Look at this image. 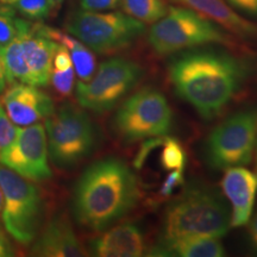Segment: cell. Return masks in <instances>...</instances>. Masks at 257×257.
I'll return each mask as SVG.
<instances>
[{
  "instance_id": "1",
  "label": "cell",
  "mask_w": 257,
  "mask_h": 257,
  "mask_svg": "<svg viewBox=\"0 0 257 257\" xmlns=\"http://www.w3.org/2000/svg\"><path fill=\"white\" fill-rule=\"evenodd\" d=\"M248 60L220 48H193L173 57L169 80L176 94L205 120L223 113L248 81Z\"/></svg>"
},
{
  "instance_id": "2",
  "label": "cell",
  "mask_w": 257,
  "mask_h": 257,
  "mask_svg": "<svg viewBox=\"0 0 257 257\" xmlns=\"http://www.w3.org/2000/svg\"><path fill=\"white\" fill-rule=\"evenodd\" d=\"M140 195L134 170L118 157H105L83 170L76 182L74 217L81 226L101 232L126 217Z\"/></svg>"
},
{
  "instance_id": "3",
  "label": "cell",
  "mask_w": 257,
  "mask_h": 257,
  "mask_svg": "<svg viewBox=\"0 0 257 257\" xmlns=\"http://www.w3.org/2000/svg\"><path fill=\"white\" fill-rule=\"evenodd\" d=\"M231 227V216L226 201L216 188L189 182L167 206L160 240L185 237H220Z\"/></svg>"
},
{
  "instance_id": "4",
  "label": "cell",
  "mask_w": 257,
  "mask_h": 257,
  "mask_svg": "<svg viewBox=\"0 0 257 257\" xmlns=\"http://www.w3.org/2000/svg\"><path fill=\"white\" fill-rule=\"evenodd\" d=\"M148 42L157 55L165 56L207 44L234 46L236 37L186 6H169L167 14L152 25Z\"/></svg>"
},
{
  "instance_id": "5",
  "label": "cell",
  "mask_w": 257,
  "mask_h": 257,
  "mask_svg": "<svg viewBox=\"0 0 257 257\" xmlns=\"http://www.w3.org/2000/svg\"><path fill=\"white\" fill-rule=\"evenodd\" d=\"M49 157L56 167L70 169L94 152L98 143L96 127L82 108L64 104L46 119Z\"/></svg>"
},
{
  "instance_id": "6",
  "label": "cell",
  "mask_w": 257,
  "mask_h": 257,
  "mask_svg": "<svg viewBox=\"0 0 257 257\" xmlns=\"http://www.w3.org/2000/svg\"><path fill=\"white\" fill-rule=\"evenodd\" d=\"M66 30L92 51L112 54L133 46L143 36L146 27L123 12L78 10L67 18Z\"/></svg>"
},
{
  "instance_id": "7",
  "label": "cell",
  "mask_w": 257,
  "mask_h": 257,
  "mask_svg": "<svg viewBox=\"0 0 257 257\" xmlns=\"http://www.w3.org/2000/svg\"><path fill=\"white\" fill-rule=\"evenodd\" d=\"M172 107L159 89L144 87L131 94L119 106L113 128L125 143L166 136L173 127Z\"/></svg>"
},
{
  "instance_id": "8",
  "label": "cell",
  "mask_w": 257,
  "mask_h": 257,
  "mask_svg": "<svg viewBox=\"0 0 257 257\" xmlns=\"http://www.w3.org/2000/svg\"><path fill=\"white\" fill-rule=\"evenodd\" d=\"M0 188L4 195L3 224L16 242L29 245L41 229L43 198L30 180L0 163Z\"/></svg>"
},
{
  "instance_id": "9",
  "label": "cell",
  "mask_w": 257,
  "mask_h": 257,
  "mask_svg": "<svg viewBox=\"0 0 257 257\" xmlns=\"http://www.w3.org/2000/svg\"><path fill=\"white\" fill-rule=\"evenodd\" d=\"M143 75L144 69L136 61L112 57L99 66L88 81L76 83V100L82 108L105 113L124 100Z\"/></svg>"
},
{
  "instance_id": "10",
  "label": "cell",
  "mask_w": 257,
  "mask_h": 257,
  "mask_svg": "<svg viewBox=\"0 0 257 257\" xmlns=\"http://www.w3.org/2000/svg\"><path fill=\"white\" fill-rule=\"evenodd\" d=\"M257 142V106L231 114L214 127L206 141V160L212 168L225 170L248 166Z\"/></svg>"
},
{
  "instance_id": "11",
  "label": "cell",
  "mask_w": 257,
  "mask_h": 257,
  "mask_svg": "<svg viewBox=\"0 0 257 257\" xmlns=\"http://www.w3.org/2000/svg\"><path fill=\"white\" fill-rule=\"evenodd\" d=\"M0 163L32 182H43L53 176L46 127L32 124L18 128L15 140L0 154Z\"/></svg>"
},
{
  "instance_id": "12",
  "label": "cell",
  "mask_w": 257,
  "mask_h": 257,
  "mask_svg": "<svg viewBox=\"0 0 257 257\" xmlns=\"http://www.w3.org/2000/svg\"><path fill=\"white\" fill-rule=\"evenodd\" d=\"M2 105L17 126H28L47 119L55 111L53 99L37 86L17 82L2 95Z\"/></svg>"
},
{
  "instance_id": "13",
  "label": "cell",
  "mask_w": 257,
  "mask_h": 257,
  "mask_svg": "<svg viewBox=\"0 0 257 257\" xmlns=\"http://www.w3.org/2000/svg\"><path fill=\"white\" fill-rule=\"evenodd\" d=\"M31 255L41 257H81L86 249L80 242L67 214L59 213L44 225L34 239Z\"/></svg>"
},
{
  "instance_id": "14",
  "label": "cell",
  "mask_w": 257,
  "mask_h": 257,
  "mask_svg": "<svg viewBox=\"0 0 257 257\" xmlns=\"http://www.w3.org/2000/svg\"><path fill=\"white\" fill-rule=\"evenodd\" d=\"M221 189L232 207L231 226L240 227L248 224L257 194L256 173L244 167L225 169Z\"/></svg>"
},
{
  "instance_id": "15",
  "label": "cell",
  "mask_w": 257,
  "mask_h": 257,
  "mask_svg": "<svg viewBox=\"0 0 257 257\" xmlns=\"http://www.w3.org/2000/svg\"><path fill=\"white\" fill-rule=\"evenodd\" d=\"M89 251L99 257H141L148 255L143 231L134 223L112 225L89 242Z\"/></svg>"
},
{
  "instance_id": "16",
  "label": "cell",
  "mask_w": 257,
  "mask_h": 257,
  "mask_svg": "<svg viewBox=\"0 0 257 257\" xmlns=\"http://www.w3.org/2000/svg\"><path fill=\"white\" fill-rule=\"evenodd\" d=\"M41 24L31 23L19 36L25 61L30 70L32 86L46 87L49 85L54 54L59 43L44 35Z\"/></svg>"
},
{
  "instance_id": "17",
  "label": "cell",
  "mask_w": 257,
  "mask_h": 257,
  "mask_svg": "<svg viewBox=\"0 0 257 257\" xmlns=\"http://www.w3.org/2000/svg\"><path fill=\"white\" fill-rule=\"evenodd\" d=\"M230 32L238 40L257 41V23L240 16L225 0H174Z\"/></svg>"
},
{
  "instance_id": "18",
  "label": "cell",
  "mask_w": 257,
  "mask_h": 257,
  "mask_svg": "<svg viewBox=\"0 0 257 257\" xmlns=\"http://www.w3.org/2000/svg\"><path fill=\"white\" fill-rule=\"evenodd\" d=\"M149 252L150 256L221 257L225 255V249L217 237L197 236L160 240Z\"/></svg>"
},
{
  "instance_id": "19",
  "label": "cell",
  "mask_w": 257,
  "mask_h": 257,
  "mask_svg": "<svg viewBox=\"0 0 257 257\" xmlns=\"http://www.w3.org/2000/svg\"><path fill=\"white\" fill-rule=\"evenodd\" d=\"M41 28L44 35L67 48L72 59L74 70L80 81H88L95 73L96 68V60L93 51L73 35L66 34L59 29L47 27L44 24H41Z\"/></svg>"
},
{
  "instance_id": "20",
  "label": "cell",
  "mask_w": 257,
  "mask_h": 257,
  "mask_svg": "<svg viewBox=\"0 0 257 257\" xmlns=\"http://www.w3.org/2000/svg\"><path fill=\"white\" fill-rule=\"evenodd\" d=\"M0 60H2L8 85H14L17 82L32 85L30 70L28 68L23 49H22L19 34L10 43L0 47Z\"/></svg>"
},
{
  "instance_id": "21",
  "label": "cell",
  "mask_w": 257,
  "mask_h": 257,
  "mask_svg": "<svg viewBox=\"0 0 257 257\" xmlns=\"http://www.w3.org/2000/svg\"><path fill=\"white\" fill-rule=\"evenodd\" d=\"M124 14L143 24H154L160 21L168 11L166 0H120Z\"/></svg>"
},
{
  "instance_id": "22",
  "label": "cell",
  "mask_w": 257,
  "mask_h": 257,
  "mask_svg": "<svg viewBox=\"0 0 257 257\" xmlns=\"http://www.w3.org/2000/svg\"><path fill=\"white\" fill-rule=\"evenodd\" d=\"M30 24L31 22L16 16L14 6L3 4L0 6V47L10 43Z\"/></svg>"
},
{
  "instance_id": "23",
  "label": "cell",
  "mask_w": 257,
  "mask_h": 257,
  "mask_svg": "<svg viewBox=\"0 0 257 257\" xmlns=\"http://www.w3.org/2000/svg\"><path fill=\"white\" fill-rule=\"evenodd\" d=\"M161 147H162V153H161L160 163L163 169H185L186 153L182 144L176 138L167 137L166 135Z\"/></svg>"
},
{
  "instance_id": "24",
  "label": "cell",
  "mask_w": 257,
  "mask_h": 257,
  "mask_svg": "<svg viewBox=\"0 0 257 257\" xmlns=\"http://www.w3.org/2000/svg\"><path fill=\"white\" fill-rule=\"evenodd\" d=\"M49 83L60 98H69L75 87V70L74 67L67 69L51 68Z\"/></svg>"
},
{
  "instance_id": "25",
  "label": "cell",
  "mask_w": 257,
  "mask_h": 257,
  "mask_svg": "<svg viewBox=\"0 0 257 257\" xmlns=\"http://www.w3.org/2000/svg\"><path fill=\"white\" fill-rule=\"evenodd\" d=\"M15 10L30 21H44L53 12L48 0H16Z\"/></svg>"
},
{
  "instance_id": "26",
  "label": "cell",
  "mask_w": 257,
  "mask_h": 257,
  "mask_svg": "<svg viewBox=\"0 0 257 257\" xmlns=\"http://www.w3.org/2000/svg\"><path fill=\"white\" fill-rule=\"evenodd\" d=\"M18 128L12 123L6 113L4 106L0 104V154L8 148L15 140Z\"/></svg>"
},
{
  "instance_id": "27",
  "label": "cell",
  "mask_w": 257,
  "mask_h": 257,
  "mask_svg": "<svg viewBox=\"0 0 257 257\" xmlns=\"http://www.w3.org/2000/svg\"><path fill=\"white\" fill-rule=\"evenodd\" d=\"M184 169H173L167 176L165 181H163L162 186L160 188V197L161 198H169L172 197L173 193L176 189L185 184V178H184Z\"/></svg>"
},
{
  "instance_id": "28",
  "label": "cell",
  "mask_w": 257,
  "mask_h": 257,
  "mask_svg": "<svg viewBox=\"0 0 257 257\" xmlns=\"http://www.w3.org/2000/svg\"><path fill=\"white\" fill-rule=\"evenodd\" d=\"M237 12L257 21V0H225Z\"/></svg>"
},
{
  "instance_id": "29",
  "label": "cell",
  "mask_w": 257,
  "mask_h": 257,
  "mask_svg": "<svg viewBox=\"0 0 257 257\" xmlns=\"http://www.w3.org/2000/svg\"><path fill=\"white\" fill-rule=\"evenodd\" d=\"M120 0H80V8L86 11H108L119 5Z\"/></svg>"
},
{
  "instance_id": "30",
  "label": "cell",
  "mask_w": 257,
  "mask_h": 257,
  "mask_svg": "<svg viewBox=\"0 0 257 257\" xmlns=\"http://www.w3.org/2000/svg\"><path fill=\"white\" fill-rule=\"evenodd\" d=\"M15 256L14 244L10 240L4 224H0V257Z\"/></svg>"
},
{
  "instance_id": "31",
  "label": "cell",
  "mask_w": 257,
  "mask_h": 257,
  "mask_svg": "<svg viewBox=\"0 0 257 257\" xmlns=\"http://www.w3.org/2000/svg\"><path fill=\"white\" fill-rule=\"evenodd\" d=\"M249 237L252 248L257 251V211L249 220Z\"/></svg>"
},
{
  "instance_id": "32",
  "label": "cell",
  "mask_w": 257,
  "mask_h": 257,
  "mask_svg": "<svg viewBox=\"0 0 257 257\" xmlns=\"http://www.w3.org/2000/svg\"><path fill=\"white\" fill-rule=\"evenodd\" d=\"M6 86H8V83H6L4 68H3L2 60H0V95H3V93L6 91Z\"/></svg>"
},
{
  "instance_id": "33",
  "label": "cell",
  "mask_w": 257,
  "mask_h": 257,
  "mask_svg": "<svg viewBox=\"0 0 257 257\" xmlns=\"http://www.w3.org/2000/svg\"><path fill=\"white\" fill-rule=\"evenodd\" d=\"M49 2V4L51 6V9H53V11H56V10H59L62 4L64 3V0H48Z\"/></svg>"
},
{
  "instance_id": "34",
  "label": "cell",
  "mask_w": 257,
  "mask_h": 257,
  "mask_svg": "<svg viewBox=\"0 0 257 257\" xmlns=\"http://www.w3.org/2000/svg\"><path fill=\"white\" fill-rule=\"evenodd\" d=\"M3 206H4V195H3V191L0 188V213L3 212Z\"/></svg>"
},
{
  "instance_id": "35",
  "label": "cell",
  "mask_w": 257,
  "mask_h": 257,
  "mask_svg": "<svg viewBox=\"0 0 257 257\" xmlns=\"http://www.w3.org/2000/svg\"><path fill=\"white\" fill-rule=\"evenodd\" d=\"M0 3H2V4H4V5L14 6L15 3H16V0H0Z\"/></svg>"
},
{
  "instance_id": "36",
  "label": "cell",
  "mask_w": 257,
  "mask_h": 257,
  "mask_svg": "<svg viewBox=\"0 0 257 257\" xmlns=\"http://www.w3.org/2000/svg\"><path fill=\"white\" fill-rule=\"evenodd\" d=\"M255 150H256V174H257V142H256V148H255Z\"/></svg>"
}]
</instances>
